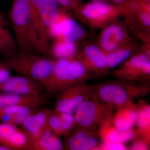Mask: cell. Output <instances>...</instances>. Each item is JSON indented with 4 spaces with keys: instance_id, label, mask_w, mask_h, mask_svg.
<instances>
[{
    "instance_id": "obj_10",
    "label": "cell",
    "mask_w": 150,
    "mask_h": 150,
    "mask_svg": "<svg viewBox=\"0 0 150 150\" xmlns=\"http://www.w3.org/2000/svg\"><path fill=\"white\" fill-rule=\"evenodd\" d=\"M71 13L66 11L62 13L51 28V39L80 44L89 39L92 33L86 30Z\"/></svg>"
},
{
    "instance_id": "obj_18",
    "label": "cell",
    "mask_w": 150,
    "mask_h": 150,
    "mask_svg": "<svg viewBox=\"0 0 150 150\" xmlns=\"http://www.w3.org/2000/svg\"><path fill=\"white\" fill-rule=\"evenodd\" d=\"M18 53L17 45L7 17L0 7V56L6 59Z\"/></svg>"
},
{
    "instance_id": "obj_11",
    "label": "cell",
    "mask_w": 150,
    "mask_h": 150,
    "mask_svg": "<svg viewBox=\"0 0 150 150\" xmlns=\"http://www.w3.org/2000/svg\"><path fill=\"white\" fill-rule=\"evenodd\" d=\"M100 30L94 40L106 54L114 51L134 37L126 23L120 18Z\"/></svg>"
},
{
    "instance_id": "obj_6",
    "label": "cell",
    "mask_w": 150,
    "mask_h": 150,
    "mask_svg": "<svg viewBox=\"0 0 150 150\" xmlns=\"http://www.w3.org/2000/svg\"><path fill=\"white\" fill-rule=\"evenodd\" d=\"M111 74L118 80L131 82L150 81V43H142L139 52L112 69Z\"/></svg>"
},
{
    "instance_id": "obj_22",
    "label": "cell",
    "mask_w": 150,
    "mask_h": 150,
    "mask_svg": "<svg viewBox=\"0 0 150 150\" xmlns=\"http://www.w3.org/2000/svg\"><path fill=\"white\" fill-rule=\"evenodd\" d=\"M39 107L20 105L0 109V122L16 126H21L30 114Z\"/></svg>"
},
{
    "instance_id": "obj_2",
    "label": "cell",
    "mask_w": 150,
    "mask_h": 150,
    "mask_svg": "<svg viewBox=\"0 0 150 150\" xmlns=\"http://www.w3.org/2000/svg\"><path fill=\"white\" fill-rule=\"evenodd\" d=\"M93 78L84 65L76 58L53 60L52 73L44 86V91L46 95L54 96L73 85Z\"/></svg>"
},
{
    "instance_id": "obj_25",
    "label": "cell",
    "mask_w": 150,
    "mask_h": 150,
    "mask_svg": "<svg viewBox=\"0 0 150 150\" xmlns=\"http://www.w3.org/2000/svg\"><path fill=\"white\" fill-rule=\"evenodd\" d=\"M138 115L136 135L150 143V105L144 100L137 103Z\"/></svg>"
},
{
    "instance_id": "obj_31",
    "label": "cell",
    "mask_w": 150,
    "mask_h": 150,
    "mask_svg": "<svg viewBox=\"0 0 150 150\" xmlns=\"http://www.w3.org/2000/svg\"><path fill=\"white\" fill-rule=\"evenodd\" d=\"M62 8L71 12L83 3V0H56Z\"/></svg>"
},
{
    "instance_id": "obj_8",
    "label": "cell",
    "mask_w": 150,
    "mask_h": 150,
    "mask_svg": "<svg viewBox=\"0 0 150 150\" xmlns=\"http://www.w3.org/2000/svg\"><path fill=\"white\" fill-rule=\"evenodd\" d=\"M125 20L131 34L142 43H150V0H130Z\"/></svg>"
},
{
    "instance_id": "obj_4",
    "label": "cell",
    "mask_w": 150,
    "mask_h": 150,
    "mask_svg": "<svg viewBox=\"0 0 150 150\" xmlns=\"http://www.w3.org/2000/svg\"><path fill=\"white\" fill-rule=\"evenodd\" d=\"M3 62L11 71L35 81L43 88L53 70V60L36 52L18 53L4 59Z\"/></svg>"
},
{
    "instance_id": "obj_9",
    "label": "cell",
    "mask_w": 150,
    "mask_h": 150,
    "mask_svg": "<svg viewBox=\"0 0 150 150\" xmlns=\"http://www.w3.org/2000/svg\"><path fill=\"white\" fill-rule=\"evenodd\" d=\"M75 58L84 65L95 78L110 74L106 54L94 40L89 39L81 43Z\"/></svg>"
},
{
    "instance_id": "obj_30",
    "label": "cell",
    "mask_w": 150,
    "mask_h": 150,
    "mask_svg": "<svg viewBox=\"0 0 150 150\" xmlns=\"http://www.w3.org/2000/svg\"><path fill=\"white\" fill-rule=\"evenodd\" d=\"M128 148L121 143L115 142H103L100 144L98 150H125Z\"/></svg>"
},
{
    "instance_id": "obj_34",
    "label": "cell",
    "mask_w": 150,
    "mask_h": 150,
    "mask_svg": "<svg viewBox=\"0 0 150 150\" xmlns=\"http://www.w3.org/2000/svg\"><path fill=\"white\" fill-rule=\"evenodd\" d=\"M0 150H8L7 148L0 145Z\"/></svg>"
},
{
    "instance_id": "obj_7",
    "label": "cell",
    "mask_w": 150,
    "mask_h": 150,
    "mask_svg": "<svg viewBox=\"0 0 150 150\" xmlns=\"http://www.w3.org/2000/svg\"><path fill=\"white\" fill-rule=\"evenodd\" d=\"M114 108L112 105L93 98L85 100L74 113L75 128L97 131L105 121L112 118Z\"/></svg>"
},
{
    "instance_id": "obj_15",
    "label": "cell",
    "mask_w": 150,
    "mask_h": 150,
    "mask_svg": "<svg viewBox=\"0 0 150 150\" xmlns=\"http://www.w3.org/2000/svg\"><path fill=\"white\" fill-rule=\"evenodd\" d=\"M97 131L74 128L66 136L64 149L98 150L100 142Z\"/></svg>"
},
{
    "instance_id": "obj_5",
    "label": "cell",
    "mask_w": 150,
    "mask_h": 150,
    "mask_svg": "<svg viewBox=\"0 0 150 150\" xmlns=\"http://www.w3.org/2000/svg\"><path fill=\"white\" fill-rule=\"evenodd\" d=\"M75 18L91 31L100 30L122 17L120 11L109 2L82 3L71 11Z\"/></svg>"
},
{
    "instance_id": "obj_29",
    "label": "cell",
    "mask_w": 150,
    "mask_h": 150,
    "mask_svg": "<svg viewBox=\"0 0 150 150\" xmlns=\"http://www.w3.org/2000/svg\"><path fill=\"white\" fill-rule=\"evenodd\" d=\"M132 143L128 148V150H148L149 149L150 143L145 141L141 137L136 136L132 140Z\"/></svg>"
},
{
    "instance_id": "obj_12",
    "label": "cell",
    "mask_w": 150,
    "mask_h": 150,
    "mask_svg": "<svg viewBox=\"0 0 150 150\" xmlns=\"http://www.w3.org/2000/svg\"><path fill=\"white\" fill-rule=\"evenodd\" d=\"M92 85L85 81L81 82L65 89L56 95L54 111L74 114L83 101L90 99Z\"/></svg>"
},
{
    "instance_id": "obj_17",
    "label": "cell",
    "mask_w": 150,
    "mask_h": 150,
    "mask_svg": "<svg viewBox=\"0 0 150 150\" xmlns=\"http://www.w3.org/2000/svg\"><path fill=\"white\" fill-rule=\"evenodd\" d=\"M52 111L48 108H39L28 116L21 125V129L31 140L33 145L48 126V118Z\"/></svg>"
},
{
    "instance_id": "obj_26",
    "label": "cell",
    "mask_w": 150,
    "mask_h": 150,
    "mask_svg": "<svg viewBox=\"0 0 150 150\" xmlns=\"http://www.w3.org/2000/svg\"><path fill=\"white\" fill-rule=\"evenodd\" d=\"M80 44L55 39L50 44L48 58L53 60L75 58Z\"/></svg>"
},
{
    "instance_id": "obj_28",
    "label": "cell",
    "mask_w": 150,
    "mask_h": 150,
    "mask_svg": "<svg viewBox=\"0 0 150 150\" xmlns=\"http://www.w3.org/2000/svg\"><path fill=\"white\" fill-rule=\"evenodd\" d=\"M121 12L123 20L127 18L130 10V0H109Z\"/></svg>"
},
{
    "instance_id": "obj_21",
    "label": "cell",
    "mask_w": 150,
    "mask_h": 150,
    "mask_svg": "<svg viewBox=\"0 0 150 150\" xmlns=\"http://www.w3.org/2000/svg\"><path fill=\"white\" fill-rule=\"evenodd\" d=\"M112 118L105 121L98 129V135L101 141L123 144L132 141L136 134L135 129L123 131L116 129L112 125Z\"/></svg>"
},
{
    "instance_id": "obj_16",
    "label": "cell",
    "mask_w": 150,
    "mask_h": 150,
    "mask_svg": "<svg viewBox=\"0 0 150 150\" xmlns=\"http://www.w3.org/2000/svg\"><path fill=\"white\" fill-rule=\"evenodd\" d=\"M30 1L33 9L43 22L50 35L51 28L62 13L66 10L62 8L56 0Z\"/></svg>"
},
{
    "instance_id": "obj_20",
    "label": "cell",
    "mask_w": 150,
    "mask_h": 150,
    "mask_svg": "<svg viewBox=\"0 0 150 150\" xmlns=\"http://www.w3.org/2000/svg\"><path fill=\"white\" fill-rule=\"evenodd\" d=\"M140 46L138 40L133 37L114 51L106 54L108 64L110 70L118 67L137 54Z\"/></svg>"
},
{
    "instance_id": "obj_1",
    "label": "cell",
    "mask_w": 150,
    "mask_h": 150,
    "mask_svg": "<svg viewBox=\"0 0 150 150\" xmlns=\"http://www.w3.org/2000/svg\"><path fill=\"white\" fill-rule=\"evenodd\" d=\"M150 90V81L131 82L117 79L107 81L92 85L91 98L118 108L134 100L146 96Z\"/></svg>"
},
{
    "instance_id": "obj_24",
    "label": "cell",
    "mask_w": 150,
    "mask_h": 150,
    "mask_svg": "<svg viewBox=\"0 0 150 150\" xmlns=\"http://www.w3.org/2000/svg\"><path fill=\"white\" fill-rule=\"evenodd\" d=\"M46 102L45 95L30 96L13 93H0V109L20 105L40 107Z\"/></svg>"
},
{
    "instance_id": "obj_33",
    "label": "cell",
    "mask_w": 150,
    "mask_h": 150,
    "mask_svg": "<svg viewBox=\"0 0 150 150\" xmlns=\"http://www.w3.org/2000/svg\"><path fill=\"white\" fill-rule=\"evenodd\" d=\"M91 1H105L110 2L109 0H91Z\"/></svg>"
},
{
    "instance_id": "obj_3",
    "label": "cell",
    "mask_w": 150,
    "mask_h": 150,
    "mask_svg": "<svg viewBox=\"0 0 150 150\" xmlns=\"http://www.w3.org/2000/svg\"><path fill=\"white\" fill-rule=\"evenodd\" d=\"M19 54L36 52L33 44V23L30 0H13L7 16Z\"/></svg>"
},
{
    "instance_id": "obj_32",
    "label": "cell",
    "mask_w": 150,
    "mask_h": 150,
    "mask_svg": "<svg viewBox=\"0 0 150 150\" xmlns=\"http://www.w3.org/2000/svg\"><path fill=\"white\" fill-rule=\"evenodd\" d=\"M11 70L4 62H0V83L6 80L11 76Z\"/></svg>"
},
{
    "instance_id": "obj_27",
    "label": "cell",
    "mask_w": 150,
    "mask_h": 150,
    "mask_svg": "<svg viewBox=\"0 0 150 150\" xmlns=\"http://www.w3.org/2000/svg\"><path fill=\"white\" fill-rule=\"evenodd\" d=\"M35 150H62L64 149L63 142L48 126L33 143Z\"/></svg>"
},
{
    "instance_id": "obj_14",
    "label": "cell",
    "mask_w": 150,
    "mask_h": 150,
    "mask_svg": "<svg viewBox=\"0 0 150 150\" xmlns=\"http://www.w3.org/2000/svg\"><path fill=\"white\" fill-rule=\"evenodd\" d=\"M0 93H13L30 96L46 95L40 84L21 75L11 76L0 83Z\"/></svg>"
},
{
    "instance_id": "obj_19",
    "label": "cell",
    "mask_w": 150,
    "mask_h": 150,
    "mask_svg": "<svg viewBox=\"0 0 150 150\" xmlns=\"http://www.w3.org/2000/svg\"><path fill=\"white\" fill-rule=\"evenodd\" d=\"M117 109V111L112 115V122L113 126L121 131L134 129L138 115L137 104L133 101Z\"/></svg>"
},
{
    "instance_id": "obj_23",
    "label": "cell",
    "mask_w": 150,
    "mask_h": 150,
    "mask_svg": "<svg viewBox=\"0 0 150 150\" xmlns=\"http://www.w3.org/2000/svg\"><path fill=\"white\" fill-rule=\"evenodd\" d=\"M48 126L58 136H67L75 128L74 114L53 110L48 118Z\"/></svg>"
},
{
    "instance_id": "obj_13",
    "label": "cell",
    "mask_w": 150,
    "mask_h": 150,
    "mask_svg": "<svg viewBox=\"0 0 150 150\" xmlns=\"http://www.w3.org/2000/svg\"><path fill=\"white\" fill-rule=\"evenodd\" d=\"M0 145L8 150H35L31 140L21 128L1 122Z\"/></svg>"
}]
</instances>
